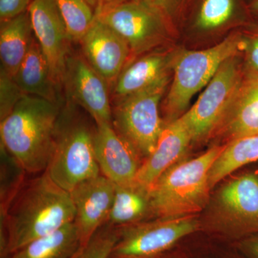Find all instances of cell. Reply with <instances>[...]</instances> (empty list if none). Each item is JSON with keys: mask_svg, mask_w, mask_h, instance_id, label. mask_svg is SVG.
I'll use <instances>...</instances> for the list:
<instances>
[{"mask_svg": "<svg viewBox=\"0 0 258 258\" xmlns=\"http://www.w3.org/2000/svg\"><path fill=\"white\" fill-rule=\"evenodd\" d=\"M75 219L71 193L44 171L23 184L1 216L0 257L5 258L32 241L57 232Z\"/></svg>", "mask_w": 258, "mask_h": 258, "instance_id": "cell-1", "label": "cell"}, {"mask_svg": "<svg viewBox=\"0 0 258 258\" xmlns=\"http://www.w3.org/2000/svg\"><path fill=\"white\" fill-rule=\"evenodd\" d=\"M60 111L58 103L25 95L1 120V147L27 173L46 170Z\"/></svg>", "mask_w": 258, "mask_h": 258, "instance_id": "cell-2", "label": "cell"}, {"mask_svg": "<svg viewBox=\"0 0 258 258\" xmlns=\"http://www.w3.org/2000/svg\"><path fill=\"white\" fill-rule=\"evenodd\" d=\"M225 147L215 146L202 155L180 161L164 171L149 190L154 215L175 218L201 211L211 189L210 169Z\"/></svg>", "mask_w": 258, "mask_h": 258, "instance_id": "cell-3", "label": "cell"}, {"mask_svg": "<svg viewBox=\"0 0 258 258\" xmlns=\"http://www.w3.org/2000/svg\"><path fill=\"white\" fill-rule=\"evenodd\" d=\"M75 108L69 103L60 111L45 170L54 182L68 191L101 174L95 155L94 132Z\"/></svg>", "mask_w": 258, "mask_h": 258, "instance_id": "cell-4", "label": "cell"}, {"mask_svg": "<svg viewBox=\"0 0 258 258\" xmlns=\"http://www.w3.org/2000/svg\"><path fill=\"white\" fill-rule=\"evenodd\" d=\"M242 48V32H237L209 48L176 51L170 88L164 101V123L184 114L192 97L208 86L225 61L240 54Z\"/></svg>", "mask_w": 258, "mask_h": 258, "instance_id": "cell-5", "label": "cell"}, {"mask_svg": "<svg viewBox=\"0 0 258 258\" xmlns=\"http://www.w3.org/2000/svg\"><path fill=\"white\" fill-rule=\"evenodd\" d=\"M171 79L166 78L141 92L113 102L112 125L140 159L152 154L164 128L159 105Z\"/></svg>", "mask_w": 258, "mask_h": 258, "instance_id": "cell-6", "label": "cell"}, {"mask_svg": "<svg viewBox=\"0 0 258 258\" xmlns=\"http://www.w3.org/2000/svg\"><path fill=\"white\" fill-rule=\"evenodd\" d=\"M95 13L96 18L126 42L133 60L157 50L177 30L162 13L140 0H125L97 9Z\"/></svg>", "mask_w": 258, "mask_h": 258, "instance_id": "cell-7", "label": "cell"}, {"mask_svg": "<svg viewBox=\"0 0 258 258\" xmlns=\"http://www.w3.org/2000/svg\"><path fill=\"white\" fill-rule=\"evenodd\" d=\"M198 229L191 215L116 227L117 240L110 258H164Z\"/></svg>", "mask_w": 258, "mask_h": 258, "instance_id": "cell-8", "label": "cell"}, {"mask_svg": "<svg viewBox=\"0 0 258 258\" xmlns=\"http://www.w3.org/2000/svg\"><path fill=\"white\" fill-rule=\"evenodd\" d=\"M243 61L236 55L225 61L189 110L181 115L193 141L207 138L220 125L243 79Z\"/></svg>", "mask_w": 258, "mask_h": 258, "instance_id": "cell-9", "label": "cell"}, {"mask_svg": "<svg viewBox=\"0 0 258 258\" xmlns=\"http://www.w3.org/2000/svg\"><path fill=\"white\" fill-rule=\"evenodd\" d=\"M62 86L69 99L68 103L84 108L96 124L112 123L110 85L84 57L69 54Z\"/></svg>", "mask_w": 258, "mask_h": 258, "instance_id": "cell-10", "label": "cell"}, {"mask_svg": "<svg viewBox=\"0 0 258 258\" xmlns=\"http://www.w3.org/2000/svg\"><path fill=\"white\" fill-rule=\"evenodd\" d=\"M34 35L59 88L63 85L71 40L55 0H32L28 9Z\"/></svg>", "mask_w": 258, "mask_h": 258, "instance_id": "cell-11", "label": "cell"}, {"mask_svg": "<svg viewBox=\"0 0 258 258\" xmlns=\"http://www.w3.org/2000/svg\"><path fill=\"white\" fill-rule=\"evenodd\" d=\"M250 0H189L179 27L200 35L221 33L258 23L249 11Z\"/></svg>", "mask_w": 258, "mask_h": 258, "instance_id": "cell-12", "label": "cell"}, {"mask_svg": "<svg viewBox=\"0 0 258 258\" xmlns=\"http://www.w3.org/2000/svg\"><path fill=\"white\" fill-rule=\"evenodd\" d=\"M217 205L227 219L221 232L235 237L258 233V175L244 174L230 181L220 190Z\"/></svg>", "mask_w": 258, "mask_h": 258, "instance_id": "cell-13", "label": "cell"}, {"mask_svg": "<svg viewBox=\"0 0 258 258\" xmlns=\"http://www.w3.org/2000/svg\"><path fill=\"white\" fill-rule=\"evenodd\" d=\"M115 184L103 174L82 181L70 191L75 224L82 245L106 223L114 198Z\"/></svg>", "mask_w": 258, "mask_h": 258, "instance_id": "cell-14", "label": "cell"}, {"mask_svg": "<svg viewBox=\"0 0 258 258\" xmlns=\"http://www.w3.org/2000/svg\"><path fill=\"white\" fill-rule=\"evenodd\" d=\"M83 57L108 84L114 85L132 54L126 42L96 18L80 42Z\"/></svg>", "mask_w": 258, "mask_h": 258, "instance_id": "cell-15", "label": "cell"}, {"mask_svg": "<svg viewBox=\"0 0 258 258\" xmlns=\"http://www.w3.org/2000/svg\"><path fill=\"white\" fill-rule=\"evenodd\" d=\"M93 144L101 174L115 185L128 186L135 182L142 164L140 157L117 133L112 123L96 124Z\"/></svg>", "mask_w": 258, "mask_h": 258, "instance_id": "cell-16", "label": "cell"}, {"mask_svg": "<svg viewBox=\"0 0 258 258\" xmlns=\"http://www.w3.org/2000/svg\"><path fill=\"white\" fill-rule=\"evenodd\" d=\"M192 141L189 127L182 116L164 123L157 146L142 161L135 182L150 189L164 171L181 160Z\"/></svg>", "mask_w": 258, "mask_h": 258, "instance_id": "cell-17", "label": "cell"}, {"mask_svg": "<svg viewBox=\"0 0 258 258\" xmlns=\"http://www.w3.org/2000/svg\"><path fill=\"white\" fill-rule=\"evenodd\" d=\"M176 52L154 50L129 62L113 85V102L141 92L171 77Z\"/></svg>", "mask_w": 258, "mask_h": 258, "instance_id": "cell-18", "label": "cell"}, {"mask_svg": "<svg viewBox=\"0 0 258 258\" xmlns=\"http://www.w3.org/2000/svg\"><path fill=\"white\" fill-rule=\"evenodd\" d=\"M218 128L230 142L258 134L257 72L244 70L240 88Z\"/></svg>", "mask_w": 258, "mask_h": 258, "instance_id": "cell-19", "label": "cell"}, {"mask_svg": "<svg viewBox=\"0 0 258 258\" xmlns=\"http://www.w3.org/2000/svg\"><path fill=\"white\" fill-rule=\"evenodd\" d=\"M13 79L25 94L58 103L60 88L56 84L46 56L35 35Z\"/></svg>", "mask_w": 258, "mask_h": 258, "instance_id": "cell-20", "label": "cell"}, {"mask_svg": "<svg viewBox=\"0 0 258 258\" xmlns=\"http://www.w3.org/2000/svg\"><path fill=\"white\" fill-rule=\"evenodd\" d=\"M34 33L27 10L9 21L1 23V69L14 77L28 53Z\"/></svg>", "mask_w": 258, "mask_h": 258, "instance_id": "cell-21", "label": "cell"}, {"mask_svg": "<svg viewBox=\"0 0 258 258\" xmlns=\"http://www.w3.org/2000/svg\"><path fill=\"white\" fill-rule=\"evenodd\" d=\"M149 190L134 182L128 186L115 185L114 198L106 224L118 227L144 221L154 215Z\"/></svg>", "mask_w": 258, "mask_h": 258, "instance_id": "cell-22", "label": "cell"}, {"mask_svg": "<svg viewBox=\"0 0 258 258\" xmlns=\"http://www.w3.org/2000/svg\"><path fill=\"white\" fill-rule=\"evenodd\" d=\"M82 244L75 222L37 239L5 258H74Z\"/></svg>", "mask_w": 258, "mask_h": 258, "instance_id": "cell-23", "label": "cell"}, {"mask_svg": "<svg viewBox=\"0 0 258 258\" xmlns=\"http://www.w3.org/2000/svg\"><path fill=\"white\" fill-rule=\"evenodd\" d=\"M258 161V134L235 139L226 144L209 174L212 188L231 173Z\"/></svg>", "mask_w": 258, "mask_h": 258, "instance_id": "cell-24", "label": "cell"}, {"mask_svg": "<svg viewBox=\"0 0 258 258\" xmlns=\"http://www.w3.org/2000/svg\"><path fill=\"white\" fill-rule=\"evenodd\" d=\"M71 42H80L96 20L87 0H55Z\"/></svg>", "mask_w": 258, "mask_h": 258, "instance_id": "cell-25", "label": "cell"}, {"mask_svg": "<svg viewBox=\"0 0 258 258\" xmlns=\"http://www.w3.org/2000/svg\"><path fill=\"white\" fill-rule=\"evenodd\" d=\"M1 208L4 215L10 204L23 186L24 174L27 173L20 164L1 147Z\"/></svg>", "mask_w": 258, "mask_h": 258, "instance_id": "cell-26", "label": "cell"}, {"mask_svg": "<svg viewBox=\"0 0 258 258\" xmlns=\"http://www.w3.org/2000/svg\"><path fill=\"white\" fill-rule=\"evenodd\" d=\"M116 240V227L105 224L81 246L74 258H110Z\"/></svg>", "mask_w": 258, "mask_h": 258, "instance_id": "cell-27", "label": "cell"}, {"mask_svg": "<svg viewBox=\"0 0 258 258\" xmlns=\"http://www.w3.org/2000/svg\"><path fill=\"white\" fill-rule=\"evenodd\" d=\"M25 93L21 91L14 79L0 70V119H4L16 106Z\"/></svg>", "mask_w": 258, "mask_h": 258, "instance_id": "cell-28", "label": "cell"}, {"mask_svg": "<svg viewBox=\"0 0 258 258\" xmlns=\"http://www.w3.org/2000/svg\"><path fill=\"white\" fill-rule=\"evenodd\" d=\"M242 35L244 69L258 73V23L244 28Z\"/></svg>", "mask_w": 258, "mask_h": 258, "instance_id": "cell-29", "label": "cell"}, {"mask_svg": "<svg viewBox=\"0 0 258 258\" xmlns=\"http://www.w3.org/2000/svg\"><path fill=\"white\" fill-rule=\"evenodd\" d=\"M162 13L176 28H179L181 19L189 0H140Z\"/></svg>", "mask_w": 258, "mask_h": 258, "instance_id": "cell-30", "label": "cell"}, {"mask_svg": "<svg viewBox=\"0 0 258 258\" xmlns=\"http://www.w3.org/2000/svg\"><path fill=\"white\" fill-rule=\"evenodd\" d=\"M31 1L32 0H0L1 23L9 21L26 12Z\"/></svg>", "mask_w": 258, "mask_h": 258, "instance_id": "cell-31", "label": "cell"}, {"mask_svg": "<svg viewBox=\"0 0 258 258\" xmlns=\"http://www.w3.org/2000/svg\"><path fill=\"white\" fill-rule=\"evenodd\" d=\"M238 248L247 258H258V233L244 237L239 242Z\"/></svg>", "mask_w": 258, "mask_h": 258, "instance_id": "cell-32", "label": "cell"}, {"mask_svg": "<svg viewBox=\"0 0 258 258\" xmlns=\"http://www.w3.org/2000/svg\"><path fill=\"white\" fill-rule=\"evenodd\" d=\"M87 1L92 5H96V10H97L109 6V5L116 4V3H121L125 0H87Z\"/></svg>", "mask_w": 258, "mask_h": 258, "instance_id": "cell-33", "label": "cell"}, {"mask_svg": "<svg viewBox=\"0 0 258 258\" xmlns=\"http://www.w3.org/2000/svg\"><path fill=\"white\" fill-rule=\"evenodd\" d=\"M249 8L252 17L258 22V0H250L249 3Z\"/></svg>", "mask_w": 258, "mask_h": 258, "instance_id": "cell-34", "label": "cell"}, {"mask_svg": "<svg viewBox=\"0 0 258 258\" xmlns=\"http://www.w3.org/2000/svg\"><path fill=\"white\" fill-rule=\"evenodd\" d=\"M164 258H169V257H168V256H166V257H164Z\"/></svg>", "mask_w": 258, "mask_h": 258, "instance_id": "cell-35", "label": "cell"}]
</instances>
